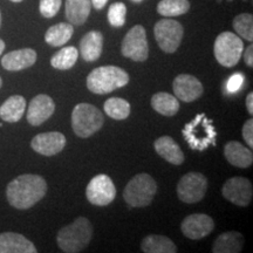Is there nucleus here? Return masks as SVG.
<instances>
[{
  "instance_id": "f257e3e1",
  "label": "nucleus",
  "mask_w": 253,
  "mask_h": 253,
  "mask_svg": "<svg viewBox=\"0 0 253 253\" xmlns=\"http://www.w3.org/2000/svg\"><path fill=\"white\" fill-rule=\"evenodd\" d=\"M47 192V183L39 175L18 176L9 182L6 189L8 203L19 210H27L34 207L38 202L45 197Z\"/></svg>"
},
{
  "instance_id": "f03ea898",
  "label": "nucleus",
  "mask_w": 253,
  "mask_h": 253,
  "mask_svg": "<svg viewBox=\"0 0 253 253\" xmlns=\"http://www.w3.org/2000/svg\"><path fill=\"white\" fill-rule=\"evenodd\" d=\"M93 237V225L86 217H79L58 232L56 243L65 253H79L84 251Z\"/></svg>"
},
{
  "instance_id": "7ed1b4c3",
  "label": "nucleus",
  "mask_w": 253,
  "mask_h": 253,
  "mask_svg": "<svg viewBox=\"0 0 253 253\" xmlns=\"http://www.w3.org/2000/svg\"><path fill=\"white\" fill-rule=\"evenodd\" d=\"M129 75L116 66H102L93 69L87 77V88L91 93L104 95L128 84Z\"/></svg>"
},
{
  "instance_id": "20e7f679",
  "label": "nucleus",
  "mask_w": 253,
  "mask_h": 253,
  "mask_svg": "<svg viewBox=\"0 0 253 253\" xmlns=\"http://www.w3.org/2000/svg\"><path fill=\"white\" fill-rule=\"evenodd\" d=\"M182 134L192 150L204 151L210 145L216 144L217 131L212 120L209 119L205 114H197L191 121L186 123Z\"/></svg>"
},
{
  "instance_id": "39448f33",
  "label": "nucleus",
  "mask_w": 253,
  "mask_h": 253,
  "mask_svg": "<svg viewBox=\"0 0 253 253\" xmlns=\"http://www.w3.org/2000/svg\"><path fill=\"white\" fill-rule=\"evenodd\" d=\"M157 184L148 173H138L126 183L123 198L132 208H144L151 204L156 195Z\"/></svg>"
},
{
  "instance_id": "423d86ee",
  "label": "nucleus",
  "mask_w": 253,
  "mask_h": 253,
  "mask_svg": "<svg viewBox=\"0 0 253 253\" xmlns=\"http://www.w3.org/2000/svg\"><path fill=\"white\" fill-rule=\"evenodd\" d=\"M103 123V114L93 104L79 103L73 109L72 128L79 137H90L102 128Z\"/></svg>"
},
{
  "instance_id": "0eeeda50",
  "label": "nucleus",
  "mask_w": 253,
  "mask_h": 253,
  "mask_svg": "<svg viewBox=\"0 0 253 253\" xmlns=\"http://www.w3.org/2000/svg\"><path fill=\"white\" fill-rule=\"evenodd\" d=\"M243 50H244L243 40L232 32H223L214 41V58L224 67H235L242 58Z\"/></svg>"
},
{
  "instance_id": "6e6552de",
  "label": "nucleus",
  "mask_w": 253,
  "mask_h": 253,
  "mask_svg": "<svg viewBox=\"0 0 253 253\" xmlns=\"http://www.w3.org/2000/svg\"><path fill=\"white\" fill-rule=\"evenodd\" d=\"M155 39L160 48L166 53H175L181 45L184 30L178 21L172 19H162L154 27Z\"/></svg>"
},
{
  "instance_id": "1a4fd4ad",
  "label": "nucleus",
  "mask_w": 253,
  "mask_h": 253,
  "mask_svg": "<svg viewBox=\"0 0 253 253\" xmlns=\"http://www.w3.org/2000/svg\"><path fill=\"white\" fill-rule=\"evenodd\" d=\"M208 185V178L203 173L188 172L177 184V196L183 203H198L207 194Z\"/></svg>"
},
{
  "instance_id": "9d476101",
  "label": "nucleus",
  "mask_w": 253,
  "mask_h": 253,
  "mask_svg": "<svg viewBox=\"0 0 253 253\" xmlns=\"http://www.w3.org/2000/svg\"><path fill=\"white\" fill-rule=\"evenodd\" d=\"M122 55L131 59L132 61L142 62L145 61L149 55L147 33L142 25H136L123 38L121 45Z\"/></svg>"
},
{
  "instance_id": "9b49d317",
  "label": "nucleus",
  "mask_w": 253,
  "mask_h": 253,
  "mask_svg": "<svg viewBox=\"0 0 253 253\" xmlns=\"http://www.w3.org/2000/svg\"><path fill=\"white\" fill-rule=\"evenodd\" d=\"M86 197L90 204L106 207L116 197V188L109 176L97 175L90 179L86 189Z\"/></svg>"
},
{
  "instance_id": "f8f14e48",
  "label": "nucleus",
  "mask_w": 253,
  "mask_h": 253,
  "mask_svg": "<svg viewBox=\"0 0 253 253\" xmlns=\"http://www.w3.org/2000/svg\"><path fill=\"white\" fill-rule=\"evenodd\" d=\"M221 194L232 204L245 208L252 201V183L245 177H232L224 183Z\"/></svg>"
},
{
  "instance_id": "ddd939ff",
  "label": "nucleus",
  "mask_w": 253,
  "mask_h": 253,
  "mask_svg": "<svg viewBox=\"0 0 253 253\" xmlns=\"http://www.w3.org/2000/svg\"><path fill=\"white\" fill-rule=\"evenodd\" d=\"M214 229L213 219L205 213H194L185 217L181 224V231L186 238L198 240L210 235Z\"/></svg>"
},
{
  "instance_id": "4468645a",
  "label": "nucleus",
  "mask_w": 253,
  "mask_h": 253,
  "mask_svg": "<svg viewBox=\"0 0 253 253\" xmlns=\"http://www.w3.org/2000/svg\"><path fill=\"white\" fill-rule=\"evenodd\" d=\"M66 143L67 140L65 135L58 131H49L34 136L31 142V147L34 151L43 156H54L61 153Z\"/></svg>"
},
{
  "instance_id": "2eb2a0df",
  "label": "nucleus",
  "mask_w": 253,
  "mask_h": 253,
  "mask_svg": "<svg viewBox=\"0 0 253 253\" xmlns=\"http://www.w3.org/2000/svg\"><path fill=\"white\" fill-rule=\"evenodd\" d=\"M55 103L46 94L37 95L32 99L27 109V121L31 126H38L46 122L54 114Z\"/></svg>"
},
{
  "instance_id": "dca6fc26",
  "label": "nucleus",
  "mask_w": 253,
  "mask_h": 253,
  "mask_svg": "<svg viewBox=\"0 0 253 253\" xmlns=\"http://www.w3.org/2000/svg\"><path fill=\"white\" fill-rule=\"evenodd\" d=\"M173 93L183 102H192L203 94V84L196 77L190 74H179L172 82Z\"/></svg>"
},
{
  "instance_id": "f3484780",
  "label": "nucleus",
  "mask_w": 253,
  "mask_h": 253,
  "mask_svg": "<svg viewBox=\"0 0 253 253\" xmlns=\"http://www.w3.org/2000/svg\"><path fill=\"white\" fill-rule=\"evenodd\" d=\"M37 52L32 48L12 50L2 56L1 66L6 71L19 72L30 68L37 61Z\"/></svg>"
},
{
  "instance_id": "a211bd4d",
  "label": "nucleus",
  "mask_w": 253,
  "mask_h": 253,
  "mask_svg": "<svg viewBox=\"0 0 253 253\" xmlns=\"http://www.w3.org/2000/svg\"><path fill=\"white\" fill-rule=\"evenodd\" d=\"M33 243L20 233H0V253H37Z\"/></svg>"
},
{
  "instance_id": "6ab92c4d",
  "label": "nucleus",
  "mask_w": 253,
  "mask_h": 253,
  "mask_svg": "<svg viewBox=\"0 0 253 253\" xmlns=\"http://www.w3.org/2000/svg\"><path fill=\"white\" fill-rule=\"evenodd\" d=\"M224 156L230 164H232L233 167L242 168V169L251 167L253 163L251 148L245 147L237 141L227 142L224 147Z\"/></svg>"
},
{
  "instance_id": "aec40b11",
  "label": "nucleus",
  "mask_w": 253,
  "mask_h": 253,
  "mask_svg": "<svg viewBox=\"0 0 253 253\" xmlns=\"http://www.w3.org/2000/svg\"><path fill=\"white\" fill-rule=\"evenodd\" d=\"M154 148L161 157L173 166H181L184 162V154L177 142L170 136H162L154 142Z\"/></svg>"
},
{
  "instance_id": "412c9836",
  "label": "nucleus",
  "mask_w": 253,
  "mask_h": 253,
  "mask_svg": "<svg viewBox=\"0 0 253 253\" xmlns=\"http://www.w3.org/2000/svg\"><path fill=\"white\" fill-rule=\"evenodd\" d=\"M102 48L103 36L99 31L88 32L80 41V53L84 61H96L102 54Z\"/></svg>"
},
{
  "instance_id": "4be33fe9",
  "label": "nucleus",
  "mask_w": 253,
  "mask_h": 253,
  "mask_svg": "<svg viewBox=\"0 0 253 253\" xmlns=\"http://www.w3.org/2000/svg\"><path fill=\"white\" fill-rule=\"evenodd\" d=\"M90 0H66V18L69 24L81 26L87 21L90 14Z\"/></svg>"
},
{
  "instance_id": "5701e85b",
  "label": "nucleus",
  "mask_w": 253,
  "mask_h": 253,
  "mask_svg": "<svg viewBox=\"0 0 253 253\" xmlns=\"http://www.w3.org/2000/svg\"><path fill=\"white\" fill-rule=\"evenodd\" d=\"M244 245V237L237 231L224 232L214 240L213 253H239Z\"/></svg>"
},
{
  "instance_id": "b1692460",
  "label": "nucleus",
  "mask_w": 253,
  "mask_h": 253,
  "mask_svg": "<svg viewBox=\"0 0 253 253\" xmlns=\"http://www.w3.org/2000/svg\"><path fill=\"white\" fill-rule=\"evenodd\" d=\"M26 109V100L20 95H13L8 97L0 107V118L5 122L15 123L23 118Z\"/></svg>"
},
{
  "instance_id": "393cba45",
  "label": "nucleus",
  "mask_w": 253,
  "mask_h": 253,
  "mask_svg": "<svg viewBox=\"0 0 253 253\" xmlns=\"http://www.w3.org/2000/svg\"><path fill=\"white\" fill-rule=\"evenodd\" d=\"M142 251L145 253H176L177 248L169 237L149 235L142 240Z\"/></svg>"
},
{
  "instance_id": "a878e982",
  "label": "nucleus",
  "mask_w": 253,
  "mask_h": 253,
  "mask_svg": "<svg viewBox=\"0 0 253 253\" xmlns=\"http://www.w3.org/2000/svg\"><path fill=\"white\" fill-rule=\"evenodd\" d=\"M151 107L161 115L173 116L179 110V101L171 94L160 91L151 97Z\"/></svg>"
},
{
  "instance_id": "bb28decb",
  "label": "nucleus",
  "mask_w": 253,
  "mask_h": 253,
  "mask_svg": "<svg viewBox=\"0 0 253 253\" xmlns=\"http://www.w3.org/2000/svg\"><path fill=\"white\" fill-rule=\"evenodd\" d=\"M74 33V27L69 23H60L49 27L45 34V41L53 47H61L67 43Z\"/></svg>"
},
{
  "instance_id": "cd10ccee",
  "label": "nucleus",
  "mask_w": 253,
  "mask_h": 253,
  "mask_svg": "<svg viewBox=\"0 0 253 253\" xmlns=\"http://www.w3.org/2000/svg\"><path fill=\"white\" fill-rule=\"evenodd\" d=\"M79 58V50L73 46L63 47L50 59V65L59 71H67L75 65Z\"/></svg>"
},
{
  "instance_id": "c85d7f7f",
  "label": "nucleus",
  "mask_w": 253,
  "mask_h": 253,
  "mask_svg": "<svg viewBox=\"0 0 253 253\" xmlns=\"http://www.w3.org/2000/svg\"><path fill=\"white\" fill-rule=\"evenodd\" d=\"M104 112L114 120H126L130 115V104L121 97H110L104 102Z\"/></svg>"
},
{
  "instance_id": "c756f323",
  "label": "nucleus",
  "mask_w": 253,
  "mask_h": 253,
  "mask_svg": "<svg viewBox=\"0 0 253 253\" xmlns=\"http://www.w3.org/2000/svg\"><path fill=\"white\" fill-rule=\"evenodd\" d=\"M189 9V0H161L157 5L158 13L167 18L185 14Z\"/></svg>"
},
{
  "instance_id": "7c9ffc66",
  "label": "nucleus",
  "mask_w": 253,
  "mask_h": 253,
  "mask_svg": "<svg viewBox=\"0 0 253 253\" xmlns=\"http://www.w3.org/2000/svg\"><path fill=\"white\" fill-rule=\"evenodd\" d=\"M232 26L235 28L236 33L238 37L243 39L253 41V15L251 13H242L238 14L233 19Z\"/></svg>"
},
{
  "instance_id": "2f4dec72",
  "label": "nucleus",
  "mask_w": 253,
  "mask_h": 253,
  "mask_svg": "<svg viewBox=\"0 0 253 253\" xmlns=\"http://www.w3.org/2000/svg\"><path fill=\"white\" fill-rule=\"evenodd\" d=\"M126 6L123 2H114L108 9V21L113 27H122L126 24Z\"/></svg>"
},
{
  "instance_id": "473e14b6",
  "label": "nucleus",
  "mask_w": 253,
  "mask_h": 253,
  "mask_svg": "<svg viewBox=\"0 0 253 253\" xmlns=\"http://www.w3.org/2000/svg\"><path fill=\"white\" fill-rule=\"evenodd\" d=\"M61 7V0H40V13L45 18H53Z\"/></svg>"
},
{
  "instance_id": "72a5a7b5",
  "label": "nucleus",
  "mask_w": 253,
  "mask_h": 253,
  "mask_svg": "<svg viewBox=\"0 0 253 253\" xmlns=\"http://www.w3.org/2000/svg\"><path fill=\"white\" fill-rule=\"evenodd\" d=\"M244 75L242 74V73H236V74H233L232 77L229 79V81H227V90L230 91V93H236L237 90H239L240 88H242L243 84H244Z\"/></svg>"
},
{
  "instance_id": "f704fd0d",
  "label": "nucleus",
  "mask_w": 253,
  "mask_h": 253,
  "mask_svg": "<svg viewBox=\"0 0 253 253\" xmlns=\"http://www.w3.org/2000/svg\"><path fill=\"white\" fill-rule=\"evenodd\" d=\"M243 137L249 145V148H253V120L249 119L243 126Z\"/></svg>"
},
{
  "instance_id": "c9c22d12",
  "label": "nucleus",
  "mask_w": 253,
  "mask_h": 253,
  "mask_svg": "<svg viewBox=\"0 0 253 253\" xmlns=\"http://www.w3.org/2000/svg\"><path fill=\"white\" fill-rule=\"evenodd\" d=\"M252 55H253V45L251 43V45H250L244 52V61L246 63V66H248V67H250V68L253 67Z\"/></svg>"
},
{
  "instance_id": "e433bc0d",
  "label": "nucleus",
  "mask_w": 253,
  "mask_h": 253,
  "mask_svg": "<svg viewBox=\"0 0 253 253\" xmlns=\"http://www.w3.org/2000/svg\"><path fill=\"white\" fill-rule=\"evenodd\" d=\"M246 108H248V112L250 115L253 114V93L250 91L248 97H246Z\"/></svg>"
},
{
  "instance_id": "4c0bfd02",
  "label": "nucleus",
  "mask_w": 253,
  "mask_h": 253,
  "mask_svg": "<svg viewBox=\"0 0 253 253\" xmlns=\"http://www.w3.org/2000/svg\"><path fill=\"white\" fill-rule=\"evenodd\" d=\"M90 2L95 9H102L107 5L108 0H90Z\"/></svg>"
},
{
  "instance_id": "58836bf2",
  "label": "nucleus",
  "mask_w": 253,
  "mask_h": 253,
  "mask_svg": "<svg viewBox=\"0 0 253 253\" xmlns=\"http://www.w3.org/2000/svg\"><path fill=\"white\" fill-rule=\"evenodd\" d=\"M4 49H5V42H4V41H2L1 39H0V55L2 54V52H4Z\"/></svg>"
},
{
  "instance_id": "ea45409f",
  "label": "nucleus",
  "mask_w": 253,
  "mask_h": 253,
  "mask_svg": "<svg viewBox=\"0 0 253 253\" xmlns=\"http://www.w3.org/2000/svg\"><path fill=\"white\" fill-rule=\"evenodd\" d=\"M11 1L12 2H21V1H23V0H11Z\"/></svg>"
},
{
  "instance_id": "a19ab883",
  "label": "nucleus",
  "mask_w": 253,
  "mask_h": 253,
  "mask_svg": "<svg viewBox=\"0 0 253 253\" xmlns=\"http://www.w3.org/2000/svg\"><path fill=\"white\" fill-rule=\"evenodd\" d=\"M131 1H134V2H142V1H143V0H131Z\"/></svg>"
},
{
  "instance_id": "79ce46f5",
  "label": "nucleus",
  "mask_w": 253,
  "mask_h": 253,
  "mask_svg": "<svg viewBox=\"0 0 253 253\" xmlns=\"http://www.w3.org/2000/svg\"><path fill=\"white\" fill-rule=\"evenodd\" d=\"M0 27H1V12H0Z\"/></svg>"
},
{
  "instance_id": "37998d69",
  "label": "nucleus",
  "mask_w": 253,
  "mask_h": 253,
  "mask_svg": "<svg viewBox=\"0 0 253 253\" xmlns=\"http://www.w3.org/2000/svg\"><path fill=\"white\" fill-rule=\"evenodd\" d=\"M1 86H2V80H1V78H0V88H1Z\"/></svg>"
}]
</instances>
